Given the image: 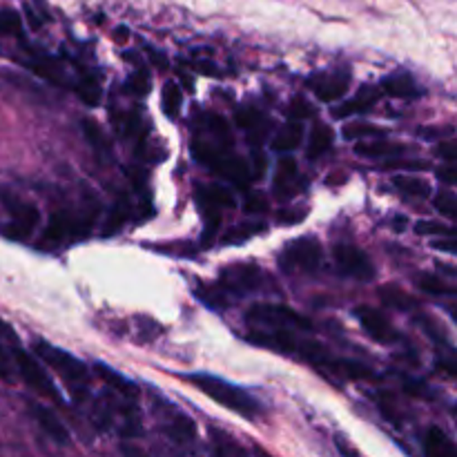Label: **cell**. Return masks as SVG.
<instances>
[{
    "instance_id": "cell-1",
    "label": "cell",
    "mask_w": 457,
    "mask_h": 457,
    "mask_svg": "<svg viewBox=\"0 0 457 457\" xmlns=\"http://www.w3.org/2000/svg\"><path fill=\"white\" fill-rule=\"evenodd\" d=\"M187 382L195 388H199L204 395H208L210 400L217 402L223 409L232 411L237 415H244L248 420H257L262 415V406L254 397H250L244 388L235 386V384L226 382V379H219L214 375L205 373H192L186 375Z\"/></svg>"
},
{
    "instance_id": "cell-2",
    "label": "cell",
    "mask_w": 457,
    "mask_h": 457,
    "mask_svg": "<svg viewBox=\"0 0 457 457\" xmlns=\"http://www.w3.org/2000/svg\"><path fill=\"white\" fill-rule=\"evenodd\" d=\"M34 353L49 366V369L56 370L65 382H70L71 388L80 386V384H87V369H85L83 361H80L79 357L71 355V353L61 351V348L52 346V344L43 342V339H36Z\"/></svg>"
},
{
    "instance_id": "cell-3",
    "label": "cell",
    "mask_w": 457,
    "mask_h": 457,
    "mask_svg": "<svg viewBox=\"0 0 457 457\" xmlns=\"http://www.w3.org/2000/svg\"><path fill=\"white\" fill-rule=\"evenodd\" d=\"M248 320L253 324L268 326V328H295V330H312V321L303 317L302 312L284 306V303H257L248 311Z\"/></svg>"
},
{
    "instance_id": "cell-4",
    "label": "cell",
    "mask_w": 457,
    "mask_h": 457,
    "mask_svg": "<svg viewBox=\"0 0 457 457\" xmlns=\"http://www.w3.org/2000/svg\"><path fill=\"white\" fill-rule=\"evenodd\" d=\"M321 257L324 250L315 237H299V239L290 241L281 253L279 262L286 270H299V272H315L320 270Z\"/></svg>"
},
{
    "instance_id": "cell-5",
    "label": "cell",
    "mask_w": 457,
    "mask_h": 457,
    "mask_svg": "<svg viewBox=\"0 0 457 457\" xmlns=\"http://www.w3.org/2000/svg\"><path fill=\"white\" fill-rule=\"evenodd\" d=\"M13 360H16L18 373H21V378L25 379V384L31 391H36L40 397H45V400L54 402V404H62V395L58 393V388L54 386L52 378L40 369V364L29 355V353L22 351L21 346H16Z\"/></svg>"
},
{
    "instance_id": "cell-6",
    "label": "cell",
    "mask_w": 457,
    "mask_h": 457,
    "mask_svg": "<svg viewBox=\"0 0 457 457\" xmlns=\"http://www.w3.org/2000/svg\"><path fill=\"white\" fill-rule=\"evenodd\" d=\"M219 286L228 295H245L254 293L263 286V270L257 263H232L219 272Z\"/></svg>"
},
{
    "instance_id": "cell-7",
    "label": "cell",
    "mask_w": 457,
    "mask_h": 457,
    "mask_svg": "<svg viewBox=\"0 0 457 457\" xmlns=\"http://www.w3.org/2000/svg\"><path fill=\"white\" fill-rule=\"evenodd\" d=\"M335 263H337L339 272L346 277H355V279L370 281L375 277L373 262L364 250L351 244L335 245Z\"/></svg>"
},
{
    "instance_id": "cell-8",
    "label": "cell",
    "mask_w": 457,
    "mask_h": 457,
    "mask_svg": "<svg viewBox=\"0 0 457 457\" xmlns=\"http://www.w3.org/2000/svg\"><path fill=\"white\" fill-rule=\"evenodd\" d=\"M355 317H357V321L361 324V328L369 333V337L375 339L378 344H393L400 339V335H397V330L393 328V324L388 321V317L382 315L378 308L357 306Z\"/></svg>"
},
{
    "instance_id": "cell-9",
    "label": "cell",
    "mask_w": 457,
    "mask_h": 457,
    "mask_svg": "<svg viewBox=\"0 0 457 457\" xmlns=\"http://www.w3.org/2000/svg\"><path fill=\"white\" fill-rule=\"evenodd\" d=\"M12 221L4 228V237L13 241H27L34 228L38 226L40 212L31 204H16L12 208Z\"/></svg>"
},
{
    "instance_id": "cell-10",
    "label": "cell",
    "mask_w": 457,
    "mask_h": 457,
    "mask_svg": "<svg viewBox=\"0 0 457 457\" xmlns=\"http://www.w3.org/2000/svg\"><path fill=\"white\" fill-rule=\"evenodd\" d=\"M320 369H328L333 375H339L344 379H353V382H378L379 375L373 369L355 360H337V357L326 355Z\"/></svg>"
},
{
    "instance_id": "cell-11",
    "label": "cell",
    "mask_w": 457,
    "mask_h": 457,
    "mask_svg": "<svg viewBox=\"0 0 457 457\" xmlns=\"http://www.w3.org/2000/svg\"><path fill=\"white\" fill-rule=\"evenodd\" d=\"M212 170L219 174V177L226 179V181L235 183L237 187H248L250 181H253V177H254L253 168H250L244 159H239V156H232V154L219 156L217 163L212 165Z\"/></svg>"
},
{
    "instance_id": "cell-12",
    "label": "cell",
    "mask_w": 457,
    "mask_h": 457,
    "mask_svg": "<svg viewBox=\"0 0 457 457\" xmlns=\"http://www.w3.org/2000/svg\"><path fill=\"white\" fill-rule=\"evenodd\" d=\"M250 344H257V346H266L275 353H284V355H290V353H297V342L293 339V335L284 328H272V330H253V333L245 335Z\"/></svg>"
},
{
    "instance_id": "cell-13",
    "label": "cell",
    "mask_w": 457,
    "mask_h": 457,
    "mask_svg": "<svg viewBox=\"0 0 457 457\" xmlns=\"http://www.w3.org/2000/svg\"><path fill=\"white\" fill-rule=\"evenodd\" d=\"M379 101V89L373 85H364L360 92L351 98V101L342 103V105L333 107L335 119H351L353 114H364V112L373 110Z\"/></svg>"
},
{
    "instance_id": "cell-14",
    "label": "cell",
    "mask_w": 457,
    "mask_h": 457,
    "mask_svg": "<svg viewBox=\"0 0 457 457\" xmlns=\"http://www.w3.org/2000/svg\"><path fill=\"white\" fill-rule=\"evenodd\" d=\"M311 89L317 94V98L324 103L339 101L344 94L348 92V85H351V76L348 74H330V76H317L311 79Z\"/></svg>"
},
{
    "instance_id": "cell-15",
    "label": "cell",
    "mask_w": 457,
    "mask_h": 457,
    "mask_svg": "<svg viewBox=\"0 0 457 457\" xmlns=\"http://www.w3.org/2000/svg\"><path fill=\"white\" fill-rule=\"evenodd\" d=\"M31 413H34L38 427L47 433L49 440L56 442V445H61V446L70 445V431H67L65 424H62L61 420H58L56 415L47 409V406L31 404Z\"/></svg>"
},
{
    "instance_id": "cell-16",
    "label": "cell",
    "mask_w": 457,
    "mask_h": 457,
    "mask_svg": "<svg viewBox=\"0 0 457 457\" xmlns=\"http://www.w3.org/2000/svg\"><path fill=\"white\" fill-rule=\"evenodd\" d=\"M404 152H409L404 143L384 141V138H375V141L357 143L355 145V154H360L361 159H393V156H402Z\"/></svg>"
},
{
    "instance_id": "cell-17",
    "label": "cell",
    "mask_w": 457,
    "mask_h": 457,
    "mask_svg": "<svg viewBox=\"0 0 457 457\" xmlns=\"http://www.w3.org/2000/svg\"><path fill=\"white\" fill-rule=\"evenodd\" d=\"M299 181V168L297 161L293 156H284L279 161V168H277V177H275V192L279 196H293L295 187H297Z\"/></svg>"
},
{
    "instance_id": "cell-18",
    "label": "cell",
    "mask_w": 457,
    "mask_h": 457,
    "mask_svg": "<svg viewBox=\"0 0 457 457\" xmlns=\"http://www.w3.org/2000/svg\"><path fill=\"white\" fill-rule=\"evenodd\" d=\"M382 89L388 94V96H395V98H418V96H422V89L415 85L413 76H409V74L386 76V79L382 80Z\"/></svg>"
},
{
    "instance_id": "cell-19",
    "label": "cell",
    "mask_w": 457,
    "mask_h": 457,
    "mask_svg": "<svg viewBox=\"0 0 457 457\" xmlns=\"http://www.w3.org/2000/svg\"><path fill=\"white\" fill-rule=\"evenodd\" d=\"M302 138H303L302 123H297V120H290V123L284 125V128L277 132V137L272 138V150L281 152V154H288V152L297 150L299 143H302Z\"/></svg>"
},
{
    "instance_id": "cell-20",
    "label": "cell",
    "mask_w": 457,
    "mask_h": 457,
    "mask_svg": "<svg viewBox=\"0 0 457 457\" xmlns=\"http://www.w3.org/2000/svg\"><path fill=\"white\" fill-rule=\"evenodd\" d=\"M424 449H427V455L431 457H455V445L440 427L428 428Z\"/></svg>"
},
{
    "instance_id": "cell-21",
    "label": "cell",
    "mask_w": 457,
    "mask_h": 457,
    "mask_svg": "<svg viewBox=\"0 0 457 457\" xmlns=\"http://www.w3.org/2000/svg\"><path fill=\"white\" fill-rule=\"evenodd\" d=\"M27 67H29L31 71H36L40 79H47L49 83H54V85L62 83V67L56 58L40 54V56L29 58V61H27Z\"/></svg>"
},
{
    "instance_id": "cell-22",
    "label": "cell",
    "mask_w": 457,
    "mask_h": 457,
    "mask_svg": "<svg viewBox=\"0 0 457 457\" xmlns=\"http://www.w3.org/2000/svg\"><path fill=\"white\" fill-rule=\"evenodd\" d=\"M379 299H382L384 306L393 308V311H413V308H418V299L404 293L400 286H382Z\"/></svg>"
},
{
    "instance_id": "cell-23",
    "label": "cell",
    "mask_w": 457,
    "mask_h": 457,
    "mask_svg": "<svg viewBox=\"0 0 457 457\" xmlns=\"http://www.w3.org/2000/svg\"><path fill=\"white\" fill-rule=\"evenodd\" d=\"M94 370H96V375L103 379V382L107 384V386L114 388V391H119L120 395L137 397L138 388L134 386V384L129 382V379H125L123 375L116 373L114 369H110V366H105V364H96V366H94Z\"/></svg>"
},
{
    "instance_id": "cell-24",
    "label": "cell",
    "mask_w": 457,
    "mask_h": 457,
    "mask_svg": "<svg viewBox=\"0 0 457 457\" xmlns=\"http://www.w3.org/2000/svg\"><path fill=\"white\" fill-rule=\"evenodd\" d=\"M330 145H333V129L324 123H317L311 132V141H308V159H320L330 150Z\"/></svg>"
},
{
    "instance_id": "cell-25",
    "label": "cell",
    "mask_w": 457,
    "mask_h": 457,
    "mask_svg": "<svg viewBox=\"0 0 457 457\" xmlns=\"http://www.w3.org/2000/svg\"><path fill=\"white\" fill-rule=\"evenodd\" d=\"M415 286H418L422 293L431 295V297H455L457 290L451 284H446L442 277L431 275V272H422V275L415 277Z\"/></svg>"
},
{
    "instance_id": "cell-26",
    "label": "cell",
    "mask_w": 457,
    "mask_h": 457,
    "mask_svg": "<svg viewBox=\"0 0 457 457\" xmlns=\"http://www.w3.org/2000/svg\"><path fill=\"white\" fill-rule=\"evenodd\" d=\"M266 223L263 221H250V223H237V226H232L230 230H226V235H223V244L226 245H239L244 244V241L253 239V237L262 235V232H266Z\"/></svg>"
},
{
    "instance_id": "cell-27",
    "label": "cell",
    "mask_w": 457,
    "mask_h": 457,
    "mask_svg": "<svg viewBox=\"0 0 457 457\" xmlns=\"http://www.w3.org/2000/svg\"><path fill=\"white\" fill-rule=\"evenodd\" d=\"M129 214H132V204L128 201V196H120V199L112 205L110 214H107L103 235L110 237V235H114V232H119L120 228H123V223L129 219Z\"/></svg>"
},
{
    "instance_id": "cell-28",
    "label": "cell",
    "mask_w": 457,
    "mask_h": 457,
    "mask_svg": "<svg viewBox=\"0 0 457 457\" xmlns=\"http://www.w3.org/2000/svg\"><path fill=\"white\" fill-rule=\"evenodd\" d=\"M393 186L406 196H413V199H427L431 195V186H428L424 179L418 177H406V174H397L393 177Z\"/></svg>"
},
{
    "instance_id": "cell-29",
    "label": "cell",
    "mask_w": 457,
    "mask_h": 457,
    "mask_svg": "<svg viewBox=\"0 0 457 457\" xmlns=\"http://www.w3.org/2000/svg\"><path fill=\"white\" fill-rule=\"evenodd\" d=\"M195 295L199 302H204L205 306H210V308H226L228 303H230V299H228L230 295H228L219 284H214V286L199 284L195 288Z\"/></svg>"
},
{
    "instance_id": "cell-30",
    "label": "cell",
    "mask_w": 457,
    "mask_h": 457,
    "mask_svg": "<svg viewBox=\"0 0 457 457\" xmlns=\"http://www.w3.org/2000/svg\"><path fill=\"white\" fill-rule=\"evenodd\" d=\"M76 94L80 96V101L85 103V105L89 107H96L98 103H101V96H103V89H101V83H98L96 76H83L80 79V83L76 85Z\"/></svg>"
},
{
    "instance_id": "cell-31",
    "label": "cell",
    "mask_w": 457,
    "mask_h": 457,
    "mask_svg": "<svg viewBox=\"0 0 457 457\" xmlns=\"http://www.w3.org/2000/svg\"><path fill=\"white\" fill-rule=\"evenodd\" d=\"M346 141H357V138H382L388 137V129L379 128L373 123H351L342 129Z\"/></svg>"
},
{
    "instance_id": "cell-32",
    "label": "cell",
    "mask_w": 457,
    "mask_h": 457,
    "mask_svg": "<svg viewBox=\"0 0 457 457\" xmlns=\"http://www.w3.org/2000/svg\"><path fill=\"white\" fill-rule=\"evenodd\" d=\"M161 105H163V112L170 116V119H177L179 112H181L183 105V94L179 89L177 83H165L163 92H161Z\"/></svg>"
},
{
    "instance_id": "cell-33",
    "label": "cell",
    "mask_w": 457,
    "mask_h": 457,
    "mask_svg": "<svg viewBox=\"0 0 457 457\" xmlns=\"http://www.w3.org/2000/svg\"><path fill=\"white\" fill-rule=\"evenodd\" d=\"M168 436L172 437L174 442H179V445H190V442L196 440V428L195 424H192V420L179 415L174 422H170Z\"/></svg>"
},
{
    "instance_id": "cell-34",
    "label": "cell",
    "mask_w": 457,
    "mask_h": 457,
    "mask_svg": "<svg viewBox=\"0 0 457 457\" xmlns=\"http://www.w3.org/2000/svg\"><path fill=\"white\" fill-rule=\"evenodd\" d=\"M205 125H208L210 134H212L221 145H228V147L232 145V132H230V125L226 123V119H221L219 114L210 112V114H205Z\"/></svg>"
},
{
    "instance_id": "cell-35",
    "label": "cell",
    "mask_w": 457,
    "mask_h": 457,
    "mask_svg": "<svg viewBox=\"0 0 457 457\" xmlns=\"http://www.w3.org/2000/svg\"><path fill=\"white\" fill-rule=\"evenodd\" d=\"M83 134L87 138V143L92 147H96L98 152H110V143H107L105 134H103L101 125L92 119H85L83 120Z\"/></svg>"
},
{
    "instance_id": "cell-36",
    "label": "cell",
    "mask_w": 457,
    "mask_h": 457,
    "mask_svg": "<svg viewBox=\"0 0 457 457\" xmlns=\"http://www.w3.org/2000/svg\"><path fill=\"white\" fill-rule=\"evenodd\" d=\"M0 34L22 36L21 13L13 12V9H0Z\"/></svg>"
},
{
    "instance_id": "cell-37",
    "label": "cell",
    "mask_w": 457,
    "mask_h": 457,
    "mask_svg": "<svg viewBox=\"0 0 457 457\" xmlns=\"http://www.w3.org/2000/svg\"><path fill=\"white\" fill-rule=\"evenodd\" d=\"M286 114H288L290 120H306V119H312L315 116V107L311 105L308 101H303V98H293L288 105V110H286Z\"/></svg>"
},
{
    "instance_id": "cell-38",
    "label": "cell",
    "mask_w": 457,
    "mask_h": 457,
    "mask_svg": "<svg viewBox=\"0 0 457 457\" xmlns=\"http://www.w3.org/2000/svg\"><path fill=\"white\" fill-rule=\"evenodd\" d=\"M237 125L244 129H253L257 128V125L266 123V119H263V114L259 110H254V107H241V110H237Z\"/></svg>"
},
{
    "instance_id": "cell-39",
    "label": "cell",
    "mask_w": 457,
    "mask_h": 457,
    "mask_svg": "<svg viewBox=\"0 0 457 457\" xmlns=\"http://www.w3.org/2000/svg\"><path fill=\"white\" fill-rule=\"evenodd\" d=\"M210 436H212V445H214V451H217V453H221V455H230V453L241 455L244 453V449H241L239 445H235V442H232L226 433H219L217 428H212V431H210Z\"/></svg>"
},
{
    "instance_id": "cell-40",
    "label": "cell",
    "mask_w": 457,
    "mask_h": 457,
    "mask_svg": "<svg viewBox=\"0 0 457 457\" xmlns=\"http://www.w3.org/2000/svg\"><path fill=\"white\" fill-rule=\"evenodd\" d=\"M384 168L388 170H411V172H422V170L431 168L428 161H420V159H400V156H393V159H386V165Z\"/></svg>"
},
{
    "instance_id": "cell-41",
    "label": "cell",
    "mask_w": 457,
    "mask_h": 457,
    "mask_svg": "<svg viewBox=\"0 0 457 457\" xmlns=\"http://www.w3.org/2000/svg\"><path fill=\"white\" fill-rule=\"evenodd\" d=\"M128 89L137 96H145L150 92V76H147L145 70H138L132 79L128 80Z\"/></svg>"
},
{
    "instance_id": "cell-42",
    "label": "cell",
    "mask_w": 457,
    "mask_h": 457,
    "mask_svg": "<svg viewBox=\"0 0 457 457\" xmlns=\"http://www.w3.org/2000/svg\"><path fill=\"white\" fill-rule=\"evenodd\" d=\"M436 208L445 214L446 219H455V195L451 190H442L436 196Z\"/></svg>"
},
{
    "instance_id": "cell-43",
    "label": "cell",
    "mask_w": 457,
    "mask_h": 457,
    "mask_svg": "<svg viewBox=\"0 0 457 457\" xmlns=\"http://www.w3.org/2000/svg\"><path fill=\"white\" fill-rule=\"evenodd\" d=\"M418 321L420 326H422L424 328V333L428 335V337L431 339H436V342H440V344H446V337H445V330H442V326H437V321H433L431 317H427V315H422V317H418Z\"/></svg>"
},
{
    "instance_id": "cell-44",
    "label": "cell",
    "mask_w": 457,
    "mask_h": 457,
    "mask_svg": "<svg viewBox=\"0 0 457 457\" xmlns=\"http://www.w3.org/2000/svg\"><path fill=\"white\" fill-rule=\"evenodd\" d=\"M415 230H418V235H446V237H453V228L445 226V223H437V221H420Z\"/></svg>"
},
{
    "instance_id": "cell-45",
    "label": "cell",
    "mask_w": 457,
    "mask_h": 457,
    "mask_svg": "<svg viewBox=\"0 0 457 457\" xmlns=\"http://www.w3.org/2000/svg\"><path fill=\"white\" fill-rule=\"evenodd\" d=\"M306 217L308 210H281V212L277 214V221L284 223V226H297V223L303 221Z\"/></svg>"
},
{
    "instance_id": "cell-46",
    "label": "cell",
    "mask_w": 457,
    "mask_h": 457,
    "mask_svg": "<svg viewBox=\"0 0 457 457\" xmlns=\"http://www.w3.org/2000/svg\"><path fill=\"white\" fill-rule=\"evenodd\" d=\"M404 391L413 397H424V400L431 397V391L427 388V384L418 382V379H404Z\"/></svg>"
},
{
    "instance_id": "cell-47",
    "label": "cell",
    "mask_w": 457,
    "mask_h": 457,
    "mask_svg": "<svg viewBox=\"0 0 457 457\" xmlns=\"http://www.w3.org/2000/svg\"><path fill=\"white\" fill-rule=\"evenodd\" d=\"M0 379L7 384L13 382V369H12V361H9L7 357V351H4V346L0 344Z\"/></svg>"
},
{
    "instance_id": "cell-48",
    "label": "cell",
    "mask_w": 457,
    "mask_h": 457,
    "mask_svg": "<svg viewBox=\"0 0 457 457\" xmlns=\"http://www.w3.org/2000/svg\"><path fill=\"white\" fill-rule=\"evenodd\" d=\"M244 208L248 210V212L257 214V212H266V210H268V204H266V199H262V196H254V195H250L248 199H245Z\"/></svg>"
},
{
    "instance_id": "cell-49",
    "label": "cell",
    "mask_w": 457,
    "mask_h": 457,
    "mask_svg": "<svg viewBox=\"0 0 457 457\" xmlns=\"http://www.w3.org/2000/svg\"><path fill=\"white\" fill-rule=\"evenodd\" d=\"M437 154L446 161V163H453L455 161V145H453V138H446L445 143L437 145Z\"/></svg>"
},
{
    "instance_id": "cell-50",
    "label": "cell",
    "mask_w": 457,
    "mask_h": 457,
    "mask_svg": "<svg viewBox=\"0 0 457 457\" xmlns=\"http://www.w3.org/2000/svg\"><path fill=\"white\" fill-rule=\"evenodd\" d=\"M437 179H440V181H445L449 187H453V186H455V170H453V163H449V165H446V168L437 170Z\"/></svg>"
},
{
    "instance_id": "cell-51",
    "label": "cell",
    "mask_w": 457,
    "mask_h": 457,
    "mask_svg": "<svg viewBox=\"0 0 457 457\" xmlns=\"http://www.w3.org/2000/svg\"><path fill=\"white\" fill-rule=\"evenodd\" d=\"M420 134L427 138H440L442 134L451 137V134H453V128H424V129H420Z\"/></svg>"
},
{
    "instance_id": "cell-52",
    "label": "cell",
    "mask_w": 457,
    "mask_h": 457,
    "mask_svg": "<svg viewBox=\"0 0 457 457\" xmlns=\"http://www.w3.org/2000/svg\"><path fill=\"white\" fill-rule=\"evenodd\" d=\"M433 248L445 250V253H449V254H455V239L453 237H449V239H445V241H436V244H433Z\"/></svg>"
},
{
    "instance_id": "cell-53",
    "label": "cell",
    "mask_w": 457,
    "mask_h": 457,
    "mask_svg": "<svg viewBox=\"0 0 457 457\" xmlns=\"http://www.w3.org/2000/svg\"><path fill=\"white\" fill-rule=\"evenodd\" d=\"M437 369L445 370L449 378H455V361L449 360V361H437Z\"/></svg>"
},
{
    "instance_id": "cell-54",
    "label": "cell",
    "mask_w": 457,
    "mask_h": 457,
    "mask_svg": "<svg viewBox=\"0 0 457 457\" xmlns=\"http://www.w3.org/2000/svg\"><path fill=\"white\" fill-rule=\"evenodd\" d=\"M344 181H346V174H339V177H328L330 186H335V183H344Z\"/></svg>"
}]
</instances>
